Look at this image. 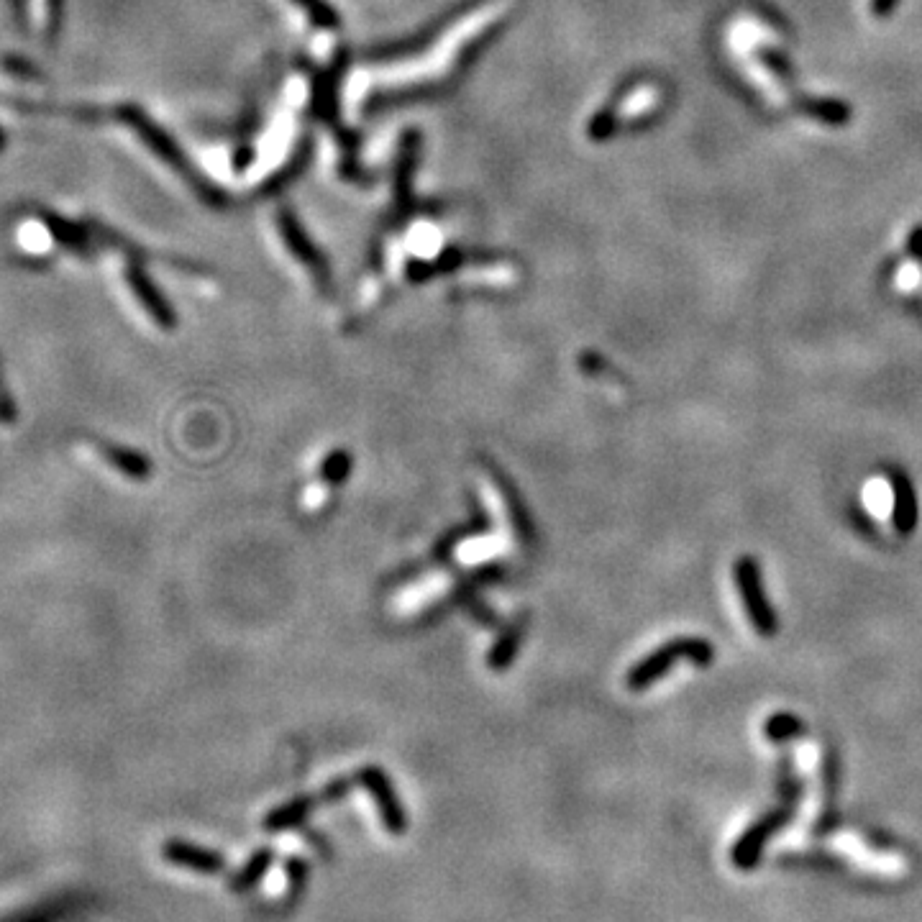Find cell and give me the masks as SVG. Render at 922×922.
Returning a JSON list of instances; mask_svg holds the SVG:
<instances>
[{
	"instance_id": "2",
	"label": "cell",
	"mask_w": 922,
	"mask_h": 922,
	"mask_svg": "<svg viewBox=\"0 0 922 922\" xmlns=\"http://www.w3.org/2000/svg\"><path fill=\"white\" fill-rule=\"evenodd\" d=\"M782 794V805L766 812L764 817H759V820H756L751 828H746V833L738 838L736 846L730 848V861H733V866H736L738 871L756 869V866L761 864V856H764V848L766 843L771 841V835L779 833V830L792 820L794 807L800 802V789H797V784L787 782L782 784Z\"/></svg>"
},
{
	"instance_id": "1",
	"label": "cell",
	"mask_w": 922,
	"mask_h": 922,
	"mask_svg": "<svg viewBox=\"0 0 922 922\" xmlns=\"http://www.w3.org/2000/svg\"><path fill=\"white\" fill-rule=\"evenodd\" d=\"M679 661H687L692 666H710L715 661V648L707 638L700 636H682V638H672V641H666L664 646L654 648L651 654L643 656L636 666H633L631 672H628V689L633 692H643L651 684L661 682L666 677V672L672 669L674 664Z\"/></svg>"
},
{
	"instance_id": "8",
	"label": "cell",
	"mask_w": 922,
	"mask_h": 922,
	"mask_svg": "<svg viewBox=\"0 0 922 922\" xmlns=\"http://www.w3.org/2000/svg\"><path fill=\"white\" fill-rule=\"evenodd\" d=\"M764 733L771 743H787L805 733V723H802L794 712H774V715L766 720Z\"/></svg>"
},
{
	"instance_id": "13",
	"label": "cell",
	"mask_w": 922,
	"mask_h": 922,
	"mask_svg": "<svg viewBox=\"0 0 922 922\" xmlns=\"http://www.w3.org/2000/svg\"><path fill=\"white\" fill-rule=\"evenodd\" d=\"M349 472H351V454H346V451H333V454L323 461V467H321L323 479L331 482V485L344 482V479L349 477Z\"/></svg>"
},
{
	"instance_id": "6",
	"label": "cell",
	"mask_w": 922,
	"mask_h": 922,
	"mask_svg": "<svg viewBox=\"0 0 922 922\" xmlns=\"http://www.w3.org/2000/svg\"><path fill=\"white\" fill-rule=\"evenodd\" d=\"M362 782L372 789V794L377 797V805H380L382 817H385V823L390 825L392 830L403 828V812L397 807L395 802V792H392L390 782L382 774L380 769H364L362 771Z\"/></svg>"
},
{
	"instance_id": "4",
	"label": "cell",
	"mask_w": 922,
	"mask_h": 922,
	"mask_svg": "<svg viewBox=\"0 0 922 922\" xmlns=\"http://www.w3.org/2000/svg\"><path fill=\"white\" fill-rule=\"evenodd\" d=\"M889 485H892V523L897 533L912 536L920 523V508H917V495L912 479L899 469L889 472Z\"/></svg>"
},
{
	"instance_id": "9",
	"label": "cell",
	"mask_w": 922,
	"mask_h": 922,
	"mask_svg": "<svg viewBox=\"0 0 922 922\" xmlns=\"http://www.w3.org/2000/svg\"><path fill=\"white\" fill-rule=\"evenodd\" d=\"M805 113L820 118V121L830 123V126H843L851 118V108L843 100H825V98H807L802 103Z\"/></svg>"
},
{
	"instance_id": "3",
	"label": "cell",
	"mask_w": 922,
	"mask_h": 922,
	"mask_svg": "<svg viewBox=\"0 0 922 922\" xmlns=\"http://www.w3.org/2000/svg\"><path fill=\"white\" fill-rule=\"evenodd\" d=\"M733 579L736 587L741 592L743 607L746 615L751 620L753 631L759 633L761 638H774L779 631V618L771 607L769 597H766L764 577H761V564L753 556H741L733 564Z\"/></svg>"
},
{
	"instance_id": "15",
	"label": "cell",
	"mask_w": 922,
	"mask_h": 922,
	"mask_svg": "<svg viewBox=\"0 0 922 922\" xmlns=\"http://www.w3.org/2000/svg\"><path fill=\"white\" fill-rule=\"evenodd\" d=\"M894 3L897 0H871V11H874V16H887L894 8Z\"/></svg>"
},
{
	"instance_id": "7",
	"label": "cell",
	"mask_w": 922,
	"mask_h": 922,
	"mask_svg": "<svg viewBox=\"0 0 922 922\" xmlns=\"http://www.w3.org/2000/svg\"><path fill=\"white\" fill-rule=\"evenodd\" d=\"M103 456H106L111 467H116L118 472L126 474V477L139 479V482L152 474V461L134 449H123V446L106 444L103 446Z\"/></svg>"
},
{
	"instance_id": "5",
	"label": "cell",
	"mask_w": 922,
	"mask_h": 922,
	"mask_svg": "<svg viewBox=\"0 0 922 922\" xmlns=\"http://www.w3.org/2000/svg\"><path fill=\"white\" fill-rule=\"evenodd\" d=\"M126 280H129L134 295L139 298V303L144 305V310L152 316V321L157 323V326H162V328L175 326V313H172L170 303L159 295L154 282L144 275V269L136 267V264H129V269H126Z\"/></svg>"
},
{
	"instance_id": "10",
	"label": "cell",
	"mask_w": 922,
	"mask_h": 922,
	"mask_svg": "<svg viewBox=\"0 0 922 922\" xmlns=\"http://www.w3.org/2000/svg\"><path fill=\"white\" fill-rule=\"evenodd\" d=\"M520 638H523V628H510V631L505 633L500 641H497V646L490 651L487 664H490L492 669H505V666L515 659V651H518V646H520Z\"/></svg>"
},
{
	"instance_id": "12",
	"label": "cell",
	"mask_w": 922,
	"mask_h": 922,
	"mask_svg": "<svg viewBox=\"0 0 922 922\" xmlns=\"http://www.w3.org/2000/svg\"><path fill=\"white\" fill-rule=\"evenodd\" d=\"M167 856H170L175 864L198 866V869H213V866H216L208 853L198 851V848L193 846H182V843H170V846H167Z\"/></svg>"
},
{
	"instance_id": "11",
	"label": "cell",
	"mask_w": 922,
	"mask_h": 922,
	"mask_svg": "<svg viewBox=\"0 0 922 922\" xmlns=\"http://www.w3.org/2000/svg\"><path fill=\"white\" fill-rule=\"evenodd\" d=\"M656 100H659V90L656 88H638L633 90L631 95H625L623 103H620V116H641L643 111H651L656 106Z\"/></svg>"
},
{
	"instance_id": "14",
	"label": "cell",
	"mask_w": 922,
	"mask_h": 922,
	"mask_svg": "<svg viewBox=\"0 0 922 922\" xmlns=\"http://www.w3.org/2000/svg\"><path fill=\"white\" fill-rule=\"evenodd\" d=\"M907 251H910L912 259L922 262V226H917L910 234V239H907Z\"/></svg>"
}]
</instances>
